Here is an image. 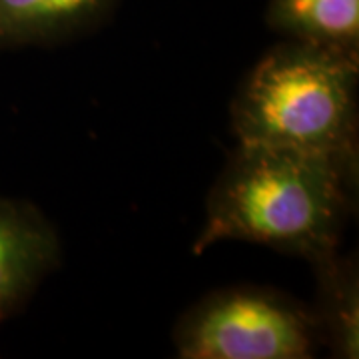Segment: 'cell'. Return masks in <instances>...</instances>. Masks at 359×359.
I'll use <instances>...</instances> for the list:
<instances>
[{
	"instance_id": "cell-1",
	"label": "cell",
	"mask_w": 359,
	"mask_h": 359,
	"mask_svg": "<svg viewBox=\"0 0 359 359\" xmlns=\"http://www.w3.org/2000/svg\"><path fill=\"white\" fill-rule=\"evenodd\" d=\"M358 192V168L290 148L238 144L205 202L194 242H250L316 264L332 256Z\"/></svg>"
},
{
	"instance_id": "cell-2",
	"label": "cell",
	"mask_w": 359,
	"mask_h": 359,
	"mask_svg": "<svg viewBox=\"0 0 359 359\" xmlns=\"http://www.w3.org/2000/svg\"><path fill=\"white\" fill-rule=\"evenodd\" d=\"M359 58L295 40L269 48L231 102L238 144L290 148L358 168Z\"/></svg>"
},
{
	"instance_id": "cell-3",
	"label": "cell",
	"mask_w": 359,
	"mask_h": 359,
	"mask_svg": "<svg viewBox=\"0 0 359 359\" xmlns=\"http://www.w3.org/2000/svg\"><path fill=\"white\" fill-rule=\"evenodd\" d=\"M174 346L184 359H308L320 341L308 306L278 290L238 285L188 309Z\"/></svg>"
},
{
	"instance_id": "cell-4",
	"label": "cell",
	"mask_w": 359,
	"mask_h": 359,
	"mask_svg": "<svg viewBox=\"0 0 359 359\" xmlns=\"http://www.w3.org/2000/svg\"><path fill=\"white\" fill-rule=\"evenodd\" d=\"M58 257L50 222L34 205L0 198V321L25 304Z\"/></svg>"
},
{
	"instance_id": "cell-5",
	"label": "cell",
	"mask_w": 359,
	"mask_h": 359,
	"mask_svg": "<svg viewBox=\"0 0 359 359\" xmlns=\"http://www.w3.org/2000/svg\"><path fill=\"white\" fill-rule=\"evenodd\" d=\"M120 0H0V46L50 44L102 22Z\"/></svg>"
},
{
	"instance_id": "cell-6",
	"label": "cell",
	"mask_w": 359,
	"mask_h": 359,
	"mask_svg": "<svg viewBox=\"0 0 359 359\" xmlns=\"http://www.w3.org/2000/svg\"><path fill=\"white\" fill-rule=\"evenodd\" d=\"M318 278V299L311 309L320 346L332 355H359V269L355 257L335 252L311 264Z\"/></svg>"
},
{
	"instance_id": "cell-7",
	"label": "cell",
	"mask_w": 359,
	"mask_h": 359,
	"mask_svg": "<svg viewBox=\"0 0 359 359\" xmlns=\"http://www.w3.org/2000/svg\"><path fill=\"white\" fill-rule=\"evenodd\" d=\"M266 20L285 40L359 58V0H269Z\"/></svg>"
}]
</instances>
